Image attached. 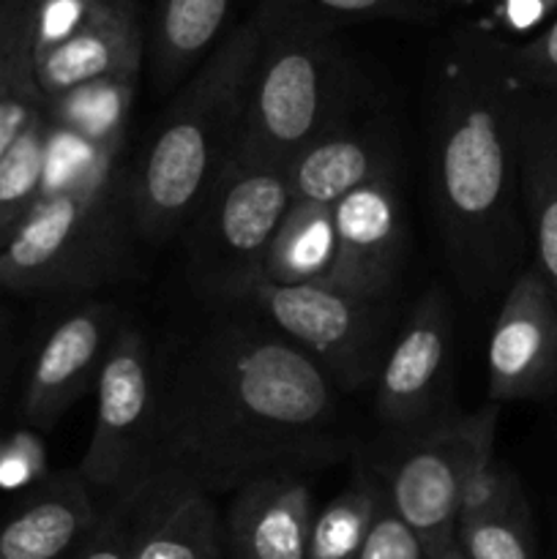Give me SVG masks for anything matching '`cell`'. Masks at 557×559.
<instances>
[{"label":"cell","instance_id":"cell-1","mask_svg":"<svg viewBox=\"0 0 557 559\" xmlns=\"http://www.w3.org/2000/svg\"><path fill=\"white\" fill-rule=\"evenodd\" d=\"M353 456L336 388L271 325L229 317L156 371V420L145 475L208 495L265 473H304Z\"/></svg>","mask_w":557,"mask_h":559},{"label":"cell","instance_id":"cell-2","mask_svg":"<svg viewBox=\"0 0 557 559\" xmlns=\"http://www.w3.org/2000/svg\"><path fill=\"white\" fill-rule=\"evenodd\" d=\"M517 98L500 38L467 33L453 41L431 93V197L467 298L506 293L530 243L519 197Z\"/></svg>","mask_w":557,"mask_h":559},{"label":"cell","instance_id":"cell-3","mask_svg":"<svg viewBox=\"0 0 557 559\" xmlns=\"http://www.w3.org/2000/svg\"><path fill=\"white\" fill-rule=\"evenodd\" d=\"M260 44L254 9L173 93L126 183L137 238L158 243L194 222L238 145Z\"/></svg>","mask_w":557,"mask_h":559},{"label":"cell","instance_id":"cell-4","mask_svg":"<svg viewBox=\"0 0 557 559\" xmlns=\"http://www.w3.org/2000/svg\"><path fill=\"white\" fill-rule=\"evenodd\" d=\"M120 151L98 153L47 186L0 254V289L20 295L85 293L126 276L134 235Z\"/></svg>","mask_w":557,"mask_h":559},{"label":"cell","instance_id":"cell-5","mask_svg":"<svg viewBox=\"0 0 557 559\" xmlns=\"http://www.w3.org/2000/svg\"><path fill=\"white\" fill-rule=\"evenodd\" d=\"M262 44L229 162L282 164L325 131L347 123L360 74L331 27L254 5Z\"/></svg>","mask_w":557,"mask_h":559},{"label":"cell","instance_id":"cell-6","mask_svg":"<svg viewBox=\"0 0 557 559\" xmlns=\"http://www.w3.org/2000/svg\"><path fill=\"white\" fill-rule=\"evenodd\" d=\"M497 420V404L473 413L448 409L418 429L388 431V440L366 456L391 508L431 555L453 540L464 491L495 456Z\"/></svg>","mask_w":557,"mask_h":559},{"label":"cell","instance_id":"cell-7","mask_svg":"<svg viewBox=\"0 0 557 559\" xmlns=\"http://www.w3.org/2000/svg\"><path fill=\"white\" fill-rule=\"evenodd\" d=\"M289 205L287 167L229 162L191 222V267L202 293L244 304L265 278L268 251Z\"/></svg>","mask_w":557,"mask_h":559},{"label":"cell","instance_id":"cell-8","mask_svg":"<svg viewBox=\"0 0 557 559\" xmlns=\"http://www.w3.org/2000/svg\"><path fill=\"white\" fill-rule=\"evenodd\" d=\"M240 306L304 349L336 391L375 385L388 349V300H366L331 284L260 282Z\"/></svg>","mask_w":557,"mask_h":559},{"label":"cell","instance_id":"cell-9","mask_svg":"<svg viewBox=\"0 0 557 559\" xmlns=\"http://www.w3.org/2000/svg\"><path fill=\"white\" fill-rule=\"evenodd\" d=\"M96 418L76 473L93 497L120 495L145 478L156 420V364L140 328L120 322L96 382Z\"/></svg>","mask_w":557,"mask_h":559},{"label":"cell","instance_id":"cell-10","mask_svg":"<svg viewBox=\"0 0 557 559\" xmlns=\"http://www.w3.org/2000/svg\"><path fill=\"white\" fill-rule=\"evenodd\" d=\"M451 309L431 289L391 338L375 377V415L388 431H410L448 413Z\"/></svg>","mask_w":557,"mask_h":559},{"label":"cell","instance_id":"cell-11","mask_svg":"<svg viewBox=\"0 0 557 559\" xmlns=\"http://www.w3.org/2000/svg\"><path fill=\"white\" fill-rule=\"evenodd\" d=\"M489 402H541L557 393V298L530 262L502 295L486 349Z\"/></svg>","mask_w":557,"mask_h":559},{"label":"cell","instance_id":"cell-12","mask_svg":"<svg viewBox=\"0 0 557 559\" xmlns=\"http://www.w3.org/2000/svg\"><path fill=\"white\" fill-rule=\"evenodd\" d=\"M118 328V311L96 300L66 311L55 322L22 388V418L33 429H52L82 396L96 391Z\"/></svg>","mask_w":557,"mask_h":559},{"label":"cell","instance_id":"cell-13","mask_svg":"<svg viewBox=\"0 0 557 559\" xmlns=\"http://www.w3.org/2000/svg\"><path fill=\"white\" fill-rule=\"evenodd\" d=\"M145 31L134 0H98L80 27L33 49V82L44 102L118 76H140Z\"/></svg>","mask_w":557,"mask_h":559},{"label":"cell","instance_id":"cell-14","mask_svg":"<svg viewBox=\"0 0 557 559\" xmlns=\"http://www.w3.org/2000/svg\"><path fill=\"white\" fill-rule=\"evenodd\" d=\"M336 267L331 287L388 300L404 262V216L396 178L371 180L333 205Z\"/></svg>","mask_w":557,"mask_h":559},{"label":"cell","instance_id":"cell-15","mask_svg":"<svg viewBox=\"0 0 557 559\" xmlns=\"http://www.w3.org/2000/svg\"><path fill=\"white\" fill-rule=\"evenodd\" d=\"M315 519L309 475L265 473L233 491L224 538L233 559H306Z\"/></svg>","mask_w":557,"mask_h":559},{"label":"cell","instance_id":"cell-16","mask_svg":"<svg viewBox=\"0 0 557 559\" xmlns=\"http://www.w3.org/2000/svg\"><path fill=\"white\" fill-rule=\"evenodd\" d=\"M517 151L519 197L533 243V265L557 298V93L519 85Z\"/></svg>","mask_w":557,"mask_h":559},{"label":"cell","instance_id":"cell-17","mask_svg":"<svg viewBox=\"0 0 557 559\" xmlns=\"http://www.w3.org/2000/svg\"><path fill=\"white\" fill-rule=\"evenodd\" d=\"M102 506L76 469L49 475L0 522V559H69Z\"/></svg>","mask_w":557,"mask_h":559},{"label":"cell","instance_id":"cell-18","mask_svg":"<svg viewBox=\"0 0 557 559\" xmlns=\"http://www.w3.org/2000/svg\"><path fill=\"white\" fill-rule=\"evenodd\" d=\"M393 175V151L377 126L342 123L287 162L293 202L336 205L360 186Z\"/></svg>","mask_w":557,"mask_h":559},{"label":"cell","instance_id":"cell-19","mask_svg":"<svg viewBox=\"0 0 557 559\" xmlns=\"http://www.w3.org/2000/svg\"><path fill=\"white\" fill-rule=\"evenodd\" d=\"M235 0H158L151 38L145 41L151 82L175 93L227 36Z\"/></svg>","mask_w":557,"mask_h":559},{"label":"cell","instance_id":"cell-20","mask_svg":"<svg viewBox=\"0 0 557 559\" xmlns=\"http://www.w3.org/2000/svg\"><path fill=\"white\" fill-rule=\"evenodd\" d=\"M224 519L213 495L156 475L151 513L131 559H222Z\"/></svg>","mask_w":557,"mask_h":559},{"label":"cell","instance_id":"cell-21","mask_svg":"<svg viewBox=\"0 0 557 559\" xmlns=\"http://www.w3.org/2000/svg\"><path fill=\"white\" fill-rule=\"evenodd\" d=\"M333 267H336L333 205L293 202L268 251L262 282L331 284Z\"/></svg>","mask_w":557,"mask_h":559},{"label":"cell","instance_id":"cell-22","mask_svg":"<svg viewBox=\"0 0 557 559\" xmlns=\"http://www.w3.org/2000/svg\"><path fill=\"white\" fill-rule=\"evenodd\" d=\"M52 118L44 104L0 162V254L47 189Z\"/></svg>","mask_w":557,"mask_h":559},{"label":"cell","instance_id":"cell-23","mask_svg":"<svg viewBox=\"0 0 557 559\" xmlns=\"http://www.w3.org/2000/svg\"><path fill=\"white\" fill-rule=\"evenodd\" d=\"M382 500V486L377 475L360 464L353 480L333 500L315 513L309 530L306 559H355L364 549L375 513Z\"/></svg>","mask_w":557,"mask_h":559},{"label":"cell","instance_id":"cell-24","mask_svg":"<svg viewBox=\"0 0 557 559\" xmlns=\"http://www.w3.org/2000/svg\"><path fill=\"white\" fill-rule=\"evenodd\" d=\"M453 544L464 559H535L533 513L522 484L489 511L459 519Z\"/></svg>","mask_w":557,"mask_h":559},{"label":"cell","instance_id":"cell-25","mask_svg":"<svg viewBox=\"0 0 557 559\" xmlns=\"http://www.w3.org/2000/svg\"><path fill=\"white\" fill-rule=\"evenodd\" d=\"M156 475H145L120 495L109 497L98 511L96 524L69 559H131L137 540L151 513Z\"/></svg>","mask_w":557,"mask_h":559},{"label":"cell","instance_id":"cell-26","mask_svg":"<svg viewBox=\"0 0 557 559\" xmlns=\"http://www.w3.org/2000/svg\"><path fill=\"white\" fill-rule=\"evenodd\" d=\"M257 3L331 31L342 22H426L440 14V0H257Z\"/></svg>","mask_w":557,"mask_h":559},{"label":"cell","instance_id":"cell-27","mask_svg":"<svg viewBox=\"0 0 557 559\" xmlns=\"http://www.w3.org/2000/svg\"><path fill=\"white\" fill-rule=\"evenodd\" d=\"M38 0H0V87L33 82Z\"/></svg>","mask_w":557,"mask_h":559},{"label":"cell","instance_id":"cell-28","mask_svg":"<svg viewBox=\"0 0 557 559\" xmlns=\"http://www.w3.org/2000/svg\"><path fill=\"white\" fill-rule=\"evenodd\" d=\"M502 55L519 85L528 91L557 93V16L530 41H502Z\"/></svg>","mask_w":557,"mask_h":559},{"label":"cell","instance_id":"cell-29","mask_svg":"<svg viewBox=\"0 0 557 559\" xmlns=\"http://www.w3.org/2000/svg\"><path fill=\"white\" fill-rule=\"evenodd\" d=\"M355 559H431V551L426 549L418 533L402 522V516L393 511L386 491H382L369 538H366L364 549L358 551Z\"/></svg>","mask_w":557,"mask_h":559},{"label":"cell","instance_id":"cell-30","mask_svg":"<svg viewBox=\"0 0 557 559\" xmlns=\"http://www.w3.org/2000/svg\"><path fill=\"white\" fill-rule=\"evenodd\" d=\"M44 104L47 102L38 93L36 82H16V85L0 87V162Z\"/></svg>","mask_w":557,"mask_h":559},{"label":"cell","instance_id":"cell-31","mask_svg":"<svg viewBox=\"0 0 557 559\" xmlns=\"http://www.w3.org/2000/svg\"><path fill=\"white\" fill-rule=\"evenodd\" d=\"M431 559H464V557H462V551H459V546L451 540V544H448V546L437 549L435 555H431Z\"/></svg>","mask_w":557,"mask_h":559},{"label":"cell","instance_id":"cell-32","mask_svg":"<svg viewBox=\"0 0 557 559\" xmlns=\"http://www.w3.org/2000/svg\"><path fill=\"white\" fill-rule=\"evenodd\" d=\"M448 3H457V5H470V3H478V0H448Z\"/></svg>","mask_w":557,"mask_h":559}]
</instances>
